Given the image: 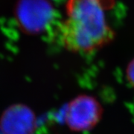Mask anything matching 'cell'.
<instances>
[{
  "mask_svg": "<svg viewBox=\"0 0 134 134\" xmlns=\"http://www.w3.org/2000/svg\"><path fill=\"white\" fill-rule=\"evenodd\" d=\"M115 0H68L66 15L60 27V39L67 50L90 53L114 38L107 19Z\"/></svg>",
  "mask_w": 134,
  "mask_h": 134,
  "instance_id": "6da1fadb",
  "label": "cell"
},
{
  "mask_svg": "<svg viewBox=\"0 0 134 134\" xmlns=\"http://www.w3.org/2000/svg\"><path fill=\"white\" fill-rule=\"evenodd\" d=\"M102 113V107L95 98L81 95L74 98L67 106L65 121L73 131L89 130L100 121Z\"/></svg>",
  "mask_w": 134,
  "mask_h": 134,
  "instance_id": "7a4b0ae2",
  "label": "cell"
},
{
  "mask_svg": "<svg viewBox=\"0 0 134 134\" xmlns=\"http://www.w3.org/2000/svg\"><path fill=\"white\" fill-rule=\"evenodd\" d=\"M36 128L35 114L24 104L10 106L0 118L2 134H34Z\"/></svg>",
  "mask_w": 134,
  "mask_h": 134,
  "instance_id": "3957f363",
  "label": "cell"
},
{
  "mask_svg": "<svg viewBox=\"0 0 134 134\" xmlns=\"http://www.w3.org/2000/svg\"><path fill=\"white\" fill-rule=\"evenodd\" d=\"M126 76L130 83L134 87V59L131 60L127 67Z\"/></svg>",
  "mask_w": 134,
  "mask_h": 134,
  "instance_id": "277c9868",
  "label": "cell"
}]
</instances>
